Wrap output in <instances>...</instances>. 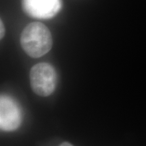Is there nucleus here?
<instances>
[{
  "mask_svg": "<svg viewBox=\"0 0 146 146\" xmlns=\"http://www.w3.org/2000/svg\"><path fill=\"white\" fill-rule=\"evenodd\" d=\"M21 45L25 53L33 58H38L50 52L53 39L49 29L39 22L29 24L21 35Z\"/></svg>",
  "mask_w": 146,
  "mask_h": 146,
  "instance_id": "f257e3e1",
  "label": "nucleus"
},
{
  "mask_svg": "<svg viewBox=\"0 0 146 146\" xmlns=\"http://www.w3.org/2000/svg\"><path fill=\"white\" fill-rule=\"evenodd\" d=\"M30 84L35 94L47 97L54 92L57 84L56 70L48 63H38L32 67L29 73Z\"/></svg>",
  "mask_w": 146,
  "mask_h": 146,
  "instance_id": "f03ea898",
  "label": "nucleus"
},
{
  "mask_svg": "<svg viewBox=\"0 0 146 146\" xmlns=\"http://www.w3.org/2000/svg\"><path fill=\"white\" fill-rule=\"evenodd\" d=\"M61 0H22L24 12L39 19L54 17L62 9Z\"/></svg>",
  "mask_w": 146,
  "mask_h": 146,
  "instance_id": "7ed1b4c3",
  "label": "nucleus"
},
{
  "mask_svg": "<svg viewBox=\"0 0 146 146\" xmlns=\"http://www.w3.org/2000/svg\"><path fill=\"white\" fill-rule=\"evenodd\" d=\"M0 108L1 129L9 131L17 129L21 123V114L17 105L10 98L2 96Z\"/></svg>",
  "mask_w": 146,
  "mask_h": 146,
  "instance_id": "20e7f679",
  "label": "nucleus"
},
{
  "mask_svg": "<svg viewBox=\"0 0 146 146\" xmlns=\"http://www.w3.org/2000/svg\"><path fill=\"white\" fill-rule=\"evenodd\" d=\"M0 30H1V31H0V38H1V39H2L5 35V27L4 25H3V21L1 20L0 21Z\"/></svg>",
  "mask_w": 146,
  "mask_h": 146,
  "instance_id": "39448f33",
  "label": "nucleus"
},
{
  "mask_svg": "<svg viewBox=\"0 0 146 146\" xmlns=\"http://www.w3.org/2000/svg\"><path fill=\"white\" fill-rule=\"evenodd\" d=\"M58 146H73L72 144L68 143V142H63L61 144H60Z\"/></svg>",
  "mask_w": 146,
  "mask_h": 146,
  "instance_id": "423d86ee",
  "label": "nucleus"
}]
</instances>
